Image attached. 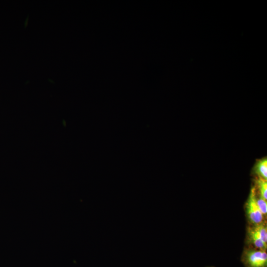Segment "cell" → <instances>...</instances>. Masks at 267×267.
<instances>
[{
  "label": "cell",
  "instance_id": "3957f363",
  "mask_svg": "<svg viewBox=\"0 0 267 267\" xmlns=\"http://www.w3.org/2000/svg\"><path fill=\"white\" fill-rule=\"evenodd\" d=\"M246 215L250 225L258 224L264 222V216L259 209L256 199V191L254 185L245 203Z\"/></svg>",
  "mask_w": 267,
  "mask_h": 267
},
{
  "label": "cell",
  "instance_id": "7a4b0ae2",
  "mask_svg": "<svg viewBox=\"0 0 267 267\" xmlns=\"http://www.w3.org/2000/svg\"><path fill=\"white\" fill-rule=\"evenodd\" d=\"M241 260L246 267H267V254L264 250L246 248L243 250Z\"/></svg>",
  "mask_w": 267,
  "mask_h": 267
},
{
  "label": "cell",
  "instance_id": "52a82bcc",
  "mask_svg": "<svg viewBox=\"0 0 267 267\" xmlns=\"http://www.w3.org/2000/svg\"></svg>",
  "mask_w": 267,
  "mask_h": 267
},
{
  "label": "cell",
  "instance_id": "277c9868",
  "mask_svg": "<svg viewBox=\"0 0 267 267\" xmlns=\"http://www.w3.org/2000/svg\"><path fill=\"white\" fill-rule=\"evenodd\" d=\"M253 173L257 177L267 180V159L265 157L258 160L253 168Z\"/></svg>",
  "mask_w": 267,
  "mask_h": 267
},
{
  "label": "cell",
  "instance_id": "8992f818",
  "mask_svg": "<svg viewBox=\"0 0 267 267\" xmlns=\"http://www.w3.org/2000/svg\"><path fill=\"white\" fill-rule=\"evenodd\" d=\"M256 199L258 206L260 210L265 217L267 214V200L263 199L259 196L256 192Z\"/></svg>",
  "mask_w": 267,
  "mask_h": 267
},
{
  "label": "cell",
  "instance_id": "5b68a950",
  "mask_svg": "<svg viewBox=\"0 0 267 267\" xmlns=\"http://www.w3.org/2000/svg\"><path fill=\"white\" fill-rule=\"evenodd\" d=\"M255 187L257 194L265 200L267 199V180L256 177Z\"/></svg>",
  "mask_w": 267,
  "mask_h": 267
},
{
  "label": "cell",
  "instance_id": "6da1fadb",
  "mask_svg": "<svg viewBox=\"0 0 267 267\" xmlns=\"http://www.w3.org/2000/svg\"><path fill=\"white\" fill-rule=\"evenodd\" d=\"M246 241L250 247L266 250L267 227L265 222L249 225L247 228Z\"/></svg>",
  "mask_w": 267,
  "mask_h": 267
}]
</instances>
